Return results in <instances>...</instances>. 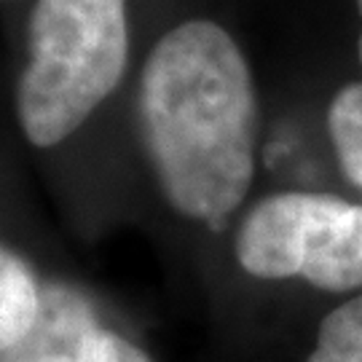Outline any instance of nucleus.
I'll return each mask as SVG.
<instances>
[{
  "label": "nucleus",
  "instance_id": "1",
  "mask_svg": "<svg viewBox=\"0 0 362 362\" xmlns=\"http://www.w3.org/2000/svg\"><path fill=\"white\" fill-rule=\"evenodd\" d=\"M140 129L169 204L220 228L255 177L258 134L252 76L223 27L191 19L158 38L140 81Z\"/></svg>",
  "mask_w": 362,
  "mask_h": 362
},
{
  "label": "nucleus",
  "instance_id": "2",
  "mask_svg": "<svg viewBox=\"0 0 362 362\" xmlns=\"http://www.w3.org/2000/svg\"><path fill=\"white\" fill-rule=\"evenodd\" d=\"M124 0H38L16 116L35 148L67 140L110 97L127 67Z\"/></svg>",
  "mask_w": 362,
  "mask_h": 362
},
{
  "label": "nucleus",
  "instance_id": "3",
  "mask_svg": "<svg viewBox=\"0 0 362 362\" xmlns=\"http://www.w3.org/2000/svg\"><path fill=\"white\" fill-rule=\"evenodd\" d=\"M233 252L255 279H303L325 293L362 287V204L285 191L260 199L236 231Z\"/></svg>",
  "mask_w": 362,
  "mask_h": 362
},
{
  "label": "nucleus",
  "instance_id": "4",
  "mask_svg": "<svg viewBox=\"0 0 362 362\" xmlns=\"http://www.w3.org/2000/svg\"><path fill=\"white\" fill-rule=\"evenodd\" d=\"M100 330L89 300L70 287H46L33 330L0 362H83L89 338Z\"/></svg>",
  "mask_w": 362,
  "mask_h": 362
},
{
  "label": "nucleus",
  "instance_id": "5",
  "mask_svg": "<svg viewBox=\"0 0 362 362\" xmlns=\"http://www.w3.org/2000/svg\"><path fill=\"white\" fill-rule=\"evenodd\" d=\"M43 287L16 252L0 245V351L16 346L33 330Z\"/></svg>",
  "mask_w": 362,
  "mask_h": 362
},
{
  "label": "nucleus",
  "instance_id": "6",
  "mask_svg": "<svg viewBox=\"0 0 362 362\" xmlns=\"http://www.w3.org/2000/svg\"><path fill=\"white\" fill-rule=\"evenodd\" d=\"M327 129L344 175L362 191V81L346 83L333 97Z\"/></svg>",
  "mask_w": 362,
  "mask_h": 362
},
{
  "label": "nucleus",
  "instance_id": "7",
  "mask_svg": "<svg viewBox=\"0 0 362 362\" xmlns=\"http://www.w3.org/2000/svg\"><path fill=\"white\" fill-rule=\"evenodd\" d=\"M306 362H362V296L338 303L325 317Z\"/></svg>",
  "mask_w": 362,
  "mask_h": 362
},
{
  "label": "nucleus",
  "instance_id": "8",
  "mask_svg": "<svg viewBox=\"0 0 362 362\" xmlns=\"http://www.w3.org/2000/svg\"><path fill=\"white\" fill-rule=\"evenodd\" d=\"M89 362H153L137 344L100 327L89 341Z\"/></svg>",
  "mask_w": 362,
  "mask_h": 362
},
{
  "label": "nucleus",
  "instance_id": "9",
  "mask_svg": "<svg viewBox=\"0 0 362 362\" xmlns=\"http://www.w3.org/2000/svg\"><path fill=\"white\" fill-rule=\"evenodd\" d=\"M357 8H360V19H362V0H357ZM357 54H360V65H362V30H360V40H357Z\"/></svg>",
  "mask_w": 362,
  "mask_h": 362
}]
</instances>
